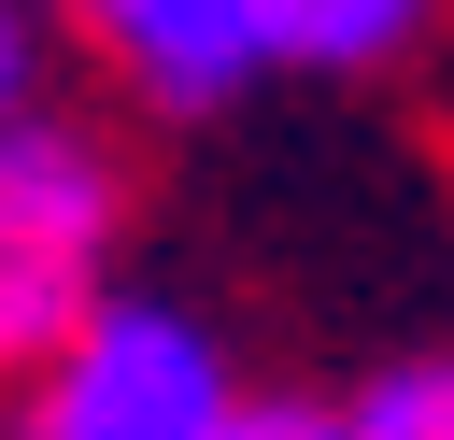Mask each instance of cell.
Here are the masks:
<instances>
[{
	"mask_svg": "<svg viewBox=\"0 0 454 440\" xmlns=\"http://www.w3.org/2000/svg\"><path fill=\"white\" fill-rule=\"evenodd\" d=\"M241 412V355L213 312L184 298H142V284H99L57 355L0 397V440H213Z\"/></svg>",
	"mask_w": 454,
	"mask_h": 440,
	"instance_id": "cell-1",
	"label": "cell"
},
{
	"mask_svg": "<svg viewBox=\"0 0 454 440\" xmlns=\"http://www.w3.org/2000/svg\"><path fill=\"white\" fill-rule=\"evenodd\" d=\"M128 270V170L99 128L71 114H14L0 128V397L57 355V326Z\"/></svg>",
	"mask_w": 454,
	"mask_h": 440,
	"instance_id": "cell-2",
	"label": "cell"
},
{
	"mask_svg": "<svg viewBox=\"0 0 454 440\" xmlns=\"http://www.w3.org/2000/svg\"><path fill=\"white\" fill-rule=\"evenodd\" d=\"M57 28L99 57V85L156 128L227 114L270 71V0H57Z\"/></svg>",
	"mask_w": 454,
	"mask_h": 440,
	"instance_id": "cell-3",
	"label": "cell"
},
{
	"mask_svg": "<svg viewBox=\"0 0 454 440\" xmlns=\"http://www.w3.org/2000/svg\"><path fill=\"white\" fill-rule=\"evenodd\" d=\"M426 28H440V0H270V71L355 85V71H397Z\"/></svg>",
	"mask_w": 454,
	"mask_h": 440,
	"instance_id": "cell-4",
	"label": "cell"
},
{
	"mask_svg": "<svg viewBox=\"0 0 454 440\" xmlns=\"http://www.w3.org/2000/svg\"><path fill=\"white\" fill-rule=\"evenodd\" d=\"M340 440H454V355H383L340 397Z\"/></svg>",
	"mask_w": 454,
	"mask_h": 440,
	"instance_id": "cell-5",
	"label": "cell"
},
{
	"mask_svg": "<svg viewBox=\"0 0 454 440\" xmlns=\"http://www.w3.org/2000/svg\"><path fill=\"white\" fill-rule=\"evenodd\" d=\"M43 71H57V28H43V0H0V128L43 99Z\"/></svg>",
	"mask_w": 454,
	"mask_h": 440,
	"instance_id": "cell-6",
	"label": "cell"
},
{
	"mask_svg": "<svg viewBox=\"0 0 454 440\" xmlns=\"http://www.w3.org/2000/svg\"><path fill=\"white\" fill-rule=\"evenodd\" d=\"M213 440H340V397H255V383H241V412H227Z\"/></svg>",
	"mask_w": 454,
	"mask_h": 440,
	"instance_id": "cell-7",
	"label": "cell"
}]
</instances>
